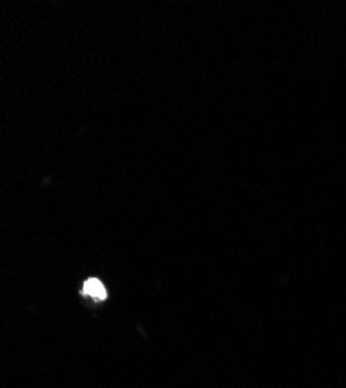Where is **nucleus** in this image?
<instances>
[{
	"mask_svg": "<svg viewBox=\"0 0 346 388\" xmlns=\"http://www.w3.org/2000/svg\"><path fill=\"white\" fill-rule=\"evenodd\" d=\"M82 295H91L93 297L95 300H106L107 299V292L106 288L103 286V283L96 278H91L84 283L82 286Z\"/></svg>",
	"mask_w": 346,
	"mask_h": 388,
	"instance_id": "obj_1",
	"label": "nucleus"
}]
</instances>
